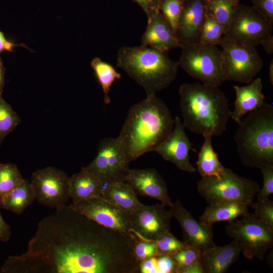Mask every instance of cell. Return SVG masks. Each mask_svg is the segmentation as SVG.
Returning a JSON list of instances; mask_svg holds the SVG:
<instances>
[{
  "mask_svg": "<svg viewBox=\"0 0 273 273\" xmlns=\"http://www.w3.org/2000/svg\"><path fill=\"white\" fill-rule=\"evenodd\" d=\"M224 35L222 26L207 12L201 31L200 43L217 46L220 44Z\"/></svg>",
  "mask_w": 273,
  "mask_h": 273,
  "instance_id": "obj_32",
  "label": "cell"
},
{
  "mask_svg": "<svg viewBox=\"0 0 273 273\" xmlns=\"http://www.w3.org/2000/svg\"><path fill=\"white\" fill-rule=\"evenodd\" d=\"M250 206L254 210L255 216L273 230V201L268 198L253 202Z\"/></svg>",
  "mask_w": 273,
  "mask_h": 273,
  "instance_id": "obj_37",
  "label": "cell"
},
{
  "mask_svg": "<svg viewBox=\"0 0 273 273\" xmlns=\"http://www.w3.org/2000/svg\"><path fill=\"white\" fill-rule=\"evenodd\" d=\"M181 49L179 66L190 76L206 84L219 86L224 82L222 52L217 46L199 43Z\"/></svg>",
  "mask_w": 273,
  "mask_h": 273,
  "instance_id": "obj_8",
  "label": "cell"
},
{
  "mask_svg": "<svg viewBox=\"0 0 273 273\" xmlns=\"http://www.w3.org/2000/svg\"><path fill=\"white\" fill-rule=\"evenodd\" d=\"M90 66L102 87L104 102L106 104H109L111 102L109 95L111 87L116 80L121 78V75L113 66L99 57H95L92 60Z\"/></svg>",
  "mask_w": 273,
  "mask_h": 273,
  "instance_id": "obj_27",
  "label": "cell"
},
{
  "mask_svg": "<svg viewBox=\"0 0 273 273\" xmlns=\"http://www.w3.org/2000/svg\"><path fill=\"white\" fill-rule=\"evenodd\" d=\"M239 4V0H206L207 12L222 26L224 34Z\"/></svg>",
  "mask_w": 273,
  "mask_h": 273,
  "instance_id": "obj_28",
  "label": "cell"
},
{
  "mask_svg": "<svg viewBox=\"0 0 273 273\" xmlns=\"http://www.w3.org/2000/svg\"><path fill=\"white\" fill-rule=\"evenodd\" d=\"M201 254V252L195 249L186 247L180 249L171 256L176 263L177 266V269H178L188 267L199 261Z\"/></svg>",
  "mask_w": 273,
  "mask_h": 273,
  "instance_id": "obj_36",
  "label": "cell"
},
{
  "mask_svg": "<svg viewBox=\"0 0 273 273\" xmlns=\"http://www.w3.org/2000/svg\"><path fill=\"white\" fill-rule=\"evenodd\" d=\"M271 24L252 6L239 4L224 35L248 47L256 48L272 35Z\"/></svg>",
  "mask_w": 273,
  "mask_h": 273,
  "instance_id": "obj_10",
  "label": "cell"
},
{
  "mask_svg": "<svg viewBox=\"0 0 273 273\" xmlns=\"http://www.w3.org/2000/svg\"><path fill=\"white\" fill-rule=\"evenodd\" d=\"M265 51L271 55L273 53V36L270 35L265 38L261 43Z\"/></svg>",
  "mask_w": 273,
  "mask_h": 273,
  "instance_id": "obj_44",
  "label": "cell"
},
{
  "mask_svg": "<svg viewBox=\"0 0 273 273\" xmlns=\"http://www.w3.org/2000/svg\"><path fill=\"white\" fill-rule=\"evenodd\" d=\"M141 273H176L177 265L171 256L156 255L139 263Z\"/></svg>",
  "mask_w": 273,
  "mask_h": 273,
  "instance_id": "obj_29",
  "label": "cell"
},
{
  "mask_svg": "<svg viewBox=\"0 0 273 273\" xmlns=\"http://www.w3.org/2000/svg\"><path fill=\"white\" fill-rule=\"evenodd\" d=\"M129 163L118 139L109 137L100 141L96 157L85 167L106 185L124 181Z\"/></svg>",
  "mask_w": 273,
  "mask_h": 273,
  "instance_id": "obj_11",
  "label": "cell"
},
{
  "mask_svg": "<svg viewBox=\"0 0 273 273\" xmlns=\"http://www.w3.org/2000/svg\"><path fill=\"white\" fill-rule=\"evenodd\" d=\"M124 250L121 233L66 204L39 221L27 252L8 266L12 273H114Z\"/></svg>",
  "mask_w": 273,
  "mask_h": 273,
  "instance_id": "obj_1",
  "label": "cell"
},
{
  "mask_svg": "<svg viewBox=\"0 0 273 273\" xmlns=\"http://www.w3.org/2000/svg\"><path fill=\"white\" fill-rule=\"evenodd\" d=\"M241 252V247L235 240L224 246L215 245L201 254L200 262L204 273L226 272Z\"/></svg>",
  "mask_w": 273,
  "mask_h": 273,
  "instance_id": "obj_21",
  "label": "cell"
},
{
  "mask_svg": "<svg viewBox=\"0 0 273 273\" xmlns=\"http://www.w3.org/2000/svg\"><path fill=\"white\" fill-rule=\"evenodd\" d=\"M70 205L105 227L133 235L129 214L100 196L72 203Z\"/></svg>",
  "mask_w": 273,
  "mask_h": 273,
  "instance_id": "obj_13",
  "label": "cell"
},
{
  "mask_svg": "<svg viewBox=\"0 0 273 273\" xmlns=\"http://www.w3.org/2000/svg\"><path fill=\"white\" fill-rule=\"evenodd\" d=\"M253 7L273 25V0H251Z\"/></svg>",
  "mask_w": 273,
  "mask_h": 273,
  "instance_id": "obj_39",
  "label": "cell"
},
{
  "mask_svg": "<svg viewBox=\"0 0 273 273\" xmlns=\"http://www.w3.org/2000/svg\"><path fill=\"white\" fill-rule=\"evenodd\" d=\"M206 13V0H184L175 32L181 48L200 43Z\"/></svg>",
  "mask_w": 273,
  "mask_h": 273,
  "instance_id": "obj_17",
  "label": "cell"
},
{
  "mask_svg": "<svg viewBox=\"0 0 273 273\" xmlns=\"http://www.w3.org/2000/svg\"><path fill=\"white\" fill-rule=\"evenodd\" d=\"M173 129L168 136L155 149L164 160L171 162L181 170L189 173L196 171L191 163L190 152L192 144L188 137L180 118L176 116Z\"/></svg>",
  "mask_w": 273,
  "mask_h": 273,
  "instance_id": "obj_16",
  "label": "cell"
},
{
  "mask_svg": "<svg viewBox=\"0 0 273 273\" xmlns=\"http://www.w3.org/2000/svg\"><path fill=\"white\" fill-rule=\"evenodd\" d=\"M136 194L160 201L170 207L172 202L165 181L154 168L129 169L124 178Z\"/></svg>",
  "mask_w": 273,
  "mask_h": 273,
  "instance_id": "obj_18",
  "label": "cell"
},
{
  "mask_svg": "<svg viewBox=\"0 0 273 273\" xmlns=\"http://www.w3.org/2000/svg\"><path fill=\"white\" fill-rule=\"evenodd\" d=\"M35 200L46 207L58 208L67 204L69 194V176L53 167L37 170L29 181Z\"/></svg>",
  "mask_w": 273,
  "mask_h": 273,
  "instance_id": "obj_12",
  "label": "cell"
},
{
  "mask_svg": "<svg viewBox=\"0 0 273 273\" xmlns=\"http://www.w3.org/2000/svg\"><path fill=\"white\" fill-rule=\"evenodd\" d=\"M174 122L169 109L156 95H147L132 106L117 137L128 161L154 152L170 134Z\"/></svg>",
  "mask_w": 273,
  "mask_h": 273,
  "instance_id": "obj_2",
  "label": "cell"
},
{
  "mask_svg": "<svg viewBox=\"0 0 273 273\" xmlns=\"http://www.w3.org/2000/svg\"><path fill=\"white\" fill-rule=\"evenodd\" d=\"M249 206L235 202L209 204L199 217V221L208 226L218 222H228L249 213Z\"/></svg>",
  "mask_w": 273,
  "mask_h": 273,
  "instance_id": "obj_24",
  "label": "cell"
},
{
  "mask_svg": "<svg viewBox=\"0 0 273 273\" xmlns=\"http://www.w3.org/2000/svg\"><path fill=\"white\" fill-rule=\"evenodd\" d=\"M263 84L260 77L254 78L245 86L234 85L235 100L231 118L238 123L248 113L265 102Z\"/></svg>",
  "mask_w": 273,
  "mask_h": 273,
  "instance_id": "obj_20",
  "label": "cell"
},
{
  "mask_svg": "<svg viewBox=\"0 0 273 273\" xmlns=\"http://www.w3.org/2000/svg\"><path fill=\"white\" fill-rule=\"evenodd\" d=\"M172 218L180 224L183 242L188 247L204 253L214 247L212 226L198 221L178 200L169 207Z\"/></svg>",
  "mask_w": 273,
  "mask_h": 273,
  "instance_id": "obj_15",
  "label": "cell"
},
{
  "mask_svg": "<svg viewBox=\"0 0 273 273\" xmlns=\"http://www.w3.org/2000/svg\"><path fill=\"white\" fill-rule=\"evenodd\" d=\"M19 46L27 48L30 50L29 48L23 43L17 44L8 40L4 33L0 30V54L5 51L12 52L14 48Z\"/></svg>",
  "mask_w": 273,
  "mask_h": 273,
  "instance_id": "obj_41",
  "label": "cell"
},
{
  "mask_svg": "<svg viewBox=\"0 0 273 273\" xmlns=\"http://www.w3.org/2000/svg\"><path fill=\"white\" fill-rule=\"evenodd\" d=\"M167 52L148 46L122 47L117 52L116 65L145 90L147 95L167 88L175 79L179 64Z\"/></svg>",
  "mask_w": 273,
  "mask_h": 273,
  "instance_id": "obj_4",
  "label": "cell"
},
{
  "mask_svg": "<svg viewBox=\"0 0 273 273\" xmlns=\"http://www.w3.org/2000/svg\"><path fill=\"white\" fill-rule=\"evenodd\" d=\"M197 187L198 193L209 204L235 202L249 206L260 189L256 181L225 167L217 175L201 177Z\"/></svg>",
  "mask_w": 273,
  "mask_h": 273,
  "instance_id": "obj_6",
  "label": "cell"
},
{
  "mask_svg": "<svg viewBox=\"0 0 273 273\" xmlns=\"http://www.w3.org/2000/svg\"><path fill=\"white\" fill-rule=\"evenodd\" d=\"M229 222L228 236L236 241L245 257L262 260L273 245V230L250 213Z\"/></svg>",
  "mask_w": 273,
  "mask_h": 273,
  "instance_id": "obj_7",
  "label": "cell"
},
{
  "mask_svg": "<svg viewBox=\"0 0 273 273\" xmlns=\"http://www.w3.org/2000/svg\"><path fill=\"white\" fill-rule=\"evenodd\" d=\"M100 197L128 214L142 204L135 191L123 180L105 185Z\"/></svg>",
  "mask_w": 273,
  "mask_h": 273,
  "instance_id": "obj_23",
  "label": "cell"
},
{
  "mask_svg": "<svg viewBox=\"0 0 273 273\" xmlns=\"http://www.w3.org/2000/svg\"><path fill=\"white\" fill-rule=\"evenodd\" d=\"M203 143L198 155L196 162L197 169L201 176L217 175L225 167L220 162L217 154L215 152L212 143V136L209 134L203 135Z\"/></svg>",
  "mask_w": 273,
  "mask_h": 273,
  "instance_id": "obj_26",
  "label": "cell"
},
{
  "mask_svg": "<svg viewBox=\"0 0 273 273\" xmlns=\"http://www.w3.org/2000/svg\"><path fill=\"white\" fill-rule=\"evenodd\" d=\"M237 124L234 140L242 162L259 169L273 165V106L265 102Z\"/></svg>",
  "mask_w": 273,
  "mask_h": 273,
  "instance_id": "obj_5",
  "label": "cell"
},
{
  "mask_svg": "<svg viewBox=\"0 0 273 273\" xmlns=\"http://www.w3.org/2000/svg\"><path fill=\"white\" fill-rule=\"evenodd\" d=\"M163 0H133L144 11L147 18V22L159 11L160 5Z\"/></svg>",
  "mask_w": 273,
  "mask_h": 273,
  "instance_id": "obj_40",
  "label": "cell"
},
{
  "mask_svg": "<svg viewBox=\"0 0 273 273\" xmlns=\"http://www.w3.org/2000/svg\"><path fill=\"white\" fill-rule=\"evenodd\" d=\"M132 234L134 238L132 253L139 263L144 260L157 255L155 241L143 239L133 233Z\"/></svg>",
  "mask_w": 273,
  "mask_h": 273,
  "instance_id": "obj_35",
  "label": "cell"
},
{
  "mask_svg": "<svg viewBox=\"0 0 273 273\" xmlns=\"http://www.w3.org/2000/svg\"><path fill=\"white\" fill-rule=\"evenodd\" d=\"M179 108L186 128L201 135H221L231 119L229 101L219 86L194 82L179 88Z\"/></svg>",
  "mask_w": 273,
  "mask_h": 273,
  "instance_id": "obj_3",
  "label": "cell"
},
{
  "mask_svg": "<svg viewBox=\"0 0 273 273\" xmlns=\"http://www.w3.org/2000/svg\"><path fill=\"white\" fill-rule=\"evenodd\" d=\"M176 273H204L200 260L188 267L178 268Z\"/></svg>",
  "mask_w": 273,
  "mask_h": 273,
  "instance_id": "obj_43",
  "label": "cell"
},
{
  "mask_svg": "<svg viewBox=\"0 0 273 273\" xmlns=\"http://www.w3.org/2000/svg\"><path fill=\"white\" fill-rule=\"evenodd\" d=\"M155 242L157 255L172 256L180 249L188 247L183 241L177 239L170 232Z\"/></svg>",
  "mask_w": 273,
  "mask_h": 273,
  "instance_id": "obj_34",
  "label": "cell"
},
{
  "mask_svg": "<svg viewBox=\"0 0 273 273\" xmlns=\"http://www.w3.org/2000/svg\"><path fill=\"white\" fill-rule=\"evenodd\" d=\"M21 119L11 106L0 97V146L7 135L20 123Z\"/></svg>",
  "mask_w": 273,
  "mask_h": 273,
  "instance_id": "obj_31",
  "label": "cell"
},
{
  "mask_svg": "<svg viewBox=\"0 0 273 273\" xmlns=\"http://www.w3.org/2000/svg\"><path fill=\"white\" fill-rule=\"evenodd\" d=\"M184 0H163L159 11L176 32L181 13Z\"/></svg>",
  "mask_w": 273,
  "mask_h": 273,
  "instance_id": "obj_33",
  "label": "cell"
},
{
  "mask_svg": "<svg viewBox=\"0 0 273 273\" xmlns=\"http://www.w3.org/2000/svg\"><path fill=\"white\" fill-rule=\"evenodd\" d=\"M11 236V227L5 221L0 212V241L6 243L10 239Z\"/></svg>",
  "mask_w": 273,
  "mask_h": 273,
  "instance_id": "obj_42",
  "label": "cell"
},
{
  "mask_svg": "<svg viewBox=\"0 0 273 273\" xmlns=\"http://www.w3.org/2000/svg\"><path fill=\"white\" fill-rule=\"evenodd\" d=\"M147 22L142 36L141 45L163 52L181 48L175 31L160 11Z\"/></svg>",
  "mask_w": 273,
  "mask_h": 273,
  "instance_id": "obj_19",
  "label": "cell"
},
{
  "mask_svg": "<svg viewBox=\"0 0 273 273\" xmlns=\"http://www.w3.org/2000/svg\"><path fill=\"white\" fill-rule=\"evenodd\" d=\"M260 169L263 177V185L256 195L257 201H263L268 199L273 193V165L267 166Z\"/></svg>",
  "mask_w": 273,
  "mask_h": 273,
  "instance_id": "obj_38",
  "label": "cell"
},
{
  "mask_svg": "<svg viewBox=\"0 0 273 273\" xmlns=\"http://www.w3.org/2000/svg\"><path fill=\"white\" fill-rule=\"evenodd\" d=\"M102 181L86 167L69 177V194L72 203L100 196L104 187Z\"/></svg>",
  "mask_w": 273,
  "mask_h": 273,
  "instance_id": "obj_22",
  "label": "cell"
},
{
  "mask_svg": "<svg viewBox=\"0 0 273 273\" xmlns=\"http://www.w3.org/2000/svg\"><path fill=\"white\" fill-rule=\"evenodd\" d=\"M222 55V75L225 81L248 84L263 66L255 48L237 43L223 36L219 44Z\"/></svg>",
  "mask_w": 273,
  "mask_h": 273,
  "instance_id": "obj_9",
  "label": "cell"
},
{
  "mask_svg": "<svg viewBox=\"0 0 273 273\" xmlns=\"http://www.w3.org/2000/svg\"><path fill=\"white\" fill-rule=\"evenodd\" d=\"M25 180L15 164L0 163V204L6 195Z\"/></svg>",
  "mask_w": 273,
  "mask_h": 273,
  "instance_id": "obj_30",
  "label": "cell"
},
{
  "mask_svg": "<svg viewBox=\"0 0 273 273\" xmlns=\"http://www.w3.org/2000/svg\"><path fill=\"white\" fill-rule=\"evenodd\" d=\"M34 200L35 197L30 183L25 180L3 198L0 208L20 215Z\"/></svg>",
  "mask_w": 273,
  "mask_h": 273,
  "instance_id": "obj_25",
  "label": "cell"
},
{
  "mask_svg": "<svg viewBox=\"0 0 273 273\" xmlns=\"http://www.w3.org/2000/svg\"><path fill=\"white\" fill-rule=\"evenodd\" d=\"M132 233L140 238L156 241L170 232L172 216L165 205L141 204L129 214Z\"/></svg>",
  "mask_w": 273,
  "mask_h": 273,
  "instance_id": "obj_14",
  "label": "cell"
},
{
  "mask_svg": "<svg viewBox=\"0 0 273 273\" xmlns=\"http://www.w3.org/2000/svg\"><path fill=\"white\" fill-rule=\"evenodd\" d=\"M269 78L270 83L273 84V60L272 59L270 62L269 66Z\"/></svg>",
  "mask_w": 273,
  "mask_h": 273,
  "instance_id": "obj_46",
  "label": "cell"
},
{
  "mask_svg": "<svg viewBox=\"0 0 273 273\" xmlns=\"http://www.w3.org/2000/svg\"><path fill=\"white\" fill-rule=\"evenodd\" d=\"M5 73L6 68L4 67L3 61L0 57V97L2 96L5 85Z\"/></svg>",
  "mask_w": 273,
  "mask_h": 273,
  "instance_id": "obj_45",
  "label": "cell"
}]
</instances>
